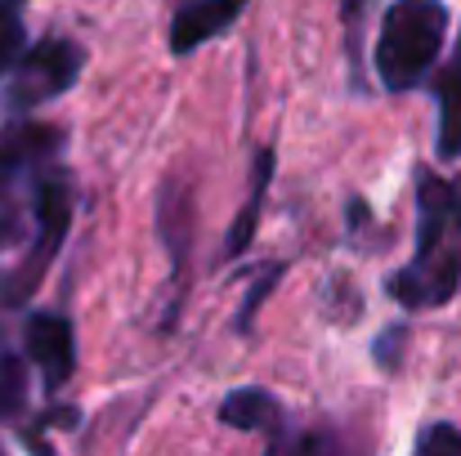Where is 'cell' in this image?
<instances>
[{
    "label": "cell",
    "mask_w": 461,
    "mask_h": 456,
    "mask_svg": "<svg viewBox=\"0 0 461 456\" xmlns=\"http://www.w3.org/2000/svg\"><path fill=\"white\" fill-rule=\"evenodd\" d=\"M461 291V179L417 170V246L403 269L385 278V296L408 308H444Z\"/></svg>",
    "instance_id": "cell-1"
},
{
    "label": "cell",
    "mask_w": 461,
    "mask_h": 456,
    "mask_svg": "<svg viewBox=\"0 0 461 456\" xmlns=\"http://www.w3.org/2000/svg\"><path fill=\"white\" fill-rule=\"evenodd\" d=\"M448 40V4L444 0H390L372 45V72L385 94L421 90Z\"/></svg>",
    "instance_id": "cell-2"
},
{
    "label": "cell",
    "mask_w": 461,
    "mask_h": 456,
    "mask_svg": "<svg viewBox=\"0 0 461 456\" xmlns=\"http://www.w3.org/2000/svg\"><path fill=\"white\" fill-rule=\"evenodd\" d=\"M72 206H77V188H72V174L59 161L32 183V224H36V233H32L27 260L0 282V304L5 308L27 304L32 291L41 287L45 269L54 264V255L63 251V237L72 228Z\"/></svg>",
    "instance_id": "cell-3"
},
{
    "label": "cell",
    "mask_w": 461,
    "mask_h": 456,
    "mask_svg": "<svg viewBox=\"0 0 461 456\" xmlns=\"http://www.w3.org/2000/svg\"><path fill=\"white\" fill-rule=\"evenodd\" d=\"M81 67H86V49L77 40H68V36H45V40L27 45V54L18 58V67L5 81V108H9V117L63 99L81 81Z\"/></svg>",
    "instance_id": "cell-4"
},
{
    "label": "cell",
    "mask_w": 461,
    "mask_h": 456,
    "mask_svg": "<svg viewBox=\"0 0 461 456\" xmlns=\"http://www.w3.org/2000/svg\"><path fill=\"white\" fill-rule=\"evenodd\" d=\"M68 152V135L63 126H50V121H32L27 112L9 117L0 126V206H14V197L50 170L59 165Z\"/></svg>",
    "instance_id": "cell-5"
},
{
    "label": "cell",
    "mask_w": 461,
    "mask_h": 456,
    "mask_svg": "<svg viewBox=\"0 0 461 456\" xmlns=\"http://www.w3.org/2000/svg\"><path fill=\"white\" fill-rule=\"evenodd\" d=\"M23 353L41 371L45 389H63L77 371V326L68 313H32L23 326Z\"/></svg>",
    "instance_id": "cell-6"
},
{
    "label": "cell",
    "mask_w": 461,
    "mask_h": 456,
    "mask_svg": "<svg viewBox=\"0 0 461 456\" xmlns=\"http://www.w3.org/2000/svg\"><path fill=\"white\" fill-rule=\"evenodd\" d=\"M251 0H184L170 18V54L184 58L193 49H202L206 40L224 36L242 13H247Z\"/></svg>",
    "instance_id": "cell-7"
},
{
    "label": "cell",
    "mask_w": 461,
    "mask_h": 456,
    "mask_svg": "<svg viewBox=\"0 0 461 456\" xmlns=\"http://www.w3.org/2000/svg\"><path fill=\"white\" fill-rule=\"evenodd\" d=\"M220 425L224 430H238V434H265L269 443V452L278 448V439L287 434V421H283V403L269 394V389H260V385H242V389H229L224 398H220Z\"/></svg>",
    "instance_id": "cell-8"
},
{
    "label": "cell",
    "mask_w": 461,
    "mask_h": 456,
    "mask_svg": "<svg viewBox=\"0 0 461 456\" xmlns=\"http://www.w3.org/2000/svg\"><path fill=\"white\" fill-rule=\"evenodd\" d=\"M435 81V108H439V121H435V152L439 161H461V31L457 45H453V58L430 76Z\"/></svg>",
    "instance_id": "cell-9"
},
{
    "label": "cell",
    "mask_w": 461,
    "mask_h": 456,
    "mask_svg": "<svg viewBox=\"0 0 461 456\" xmlns=\"http://www.w3.org/2000/svg\"><path fill=\"white\" fill-rule=\"evenodd\" d=\"M269 183H274V148H260L256 152V161H251V188H247V201H242V210L233 215V224H229V233H224V246H220V260H224V264L251 251Z\"/></svg>",
    "instance_id": "cell-10"
},
{
    "label": "cell",
    "mask_w": 461,
    "mask_h": 456,
    "mask_svg": "<svg viewBox=\"0 0 461 456\" xmlns=\"http://www.w3.org/2000/svg\"><path fill=\"white\" fill-rule=\"evenodd\" d=\"M157 237L166 242V255H170V269L179 282V273L188 264V242H193V206H188V192L179 197L175 179H166L157 192Z\"/></svg>",
    "instance_id": "cell-11"
},
{
    "label": "cell",
    "mask_w": 461,
    "mask_h": 456,
    "mask_svg": "<svg viewBox=\"0 0 461 456\" xmlns=\"http://www.w3.org/2000/svg\"><path fill=\"white\" fill-rule=\"evenodd\" d=\"M27 0H0V85L27 54Z\"/></svg>",
    "instance_id": "cell-12"
},
{
    "label": "cell",
    "mask_w": 461,
    "mask_h": 456,
    "mask_svg": "<svg viewBox=\"0 0 461 456\" xmlns=\"http://www.w3.org/2000/svg\"><path fill=\"white\" fill-rule=\"evenodd\" d=\"M27 353H9L0 349V421H18L27 407Z\"/></svg>",
    "instance_id": "cell-13"
},
{
    "label": "cell",
    "mask_w": 461,
    "mask_h": 456,
    "mask_svg": "<svg viewBox=\"0 0 461 456\" xmlns=\"http://www.w3.org/2000/svg\"><path fill=\"white\" fill-rule=\"evenodd\" d=\"M278 278H283V264H269V269L260 273V282L247 287V296H242V304H238V317H233V331H238V335H251V322H256L260 304L269 300V291L278 287Z\"/></svg>",
    "instance_id": "cell-14"
},
{
    "label": "cell",
    "mask_w": 461,
    "mask_h": 456,
    "mask_svg": "<svg viewBox=\"0 0 461 456\" xmlns=\"http://www.w3.org/2000/svg\"><path fill=\"white\" fill-rule=\"evenodd\" d=\"M403 344H408V326H403V322H390V326L372 340V362H376L381 371H399Z\"/></svg>",
    "instance_id": "cell-15"
},
{
    "label": "cell",
    "mask_w": 461,
    "mask_h": 456,
    "mask_svg": "<svg viewBox=\"0 0 461 456\" xmlns=\"http://www.w3.org/2000/svg\"><path fill=\"white\" fill-rule=\"evenodd\" d=\"M336 9H340V22H345V45H349V58H354V85H358V58H363V49H358V31H363V18H367V9H372V0H336Z\"/></svg>",
    "instance_id": "cell-16"
},
{
    "label": "cell",
    "mask_w": 461,
    "mask_h": 456,
    "mask_svg": "<svg viewBox=\"0 0 461 456\" xmlns=\"http://www.w3.org/2000/svg\"><path fill=\"white\" fill-rule=\"evenodd\" d=\"M417 452H461V430H453L448 421H435L417 434Z\"/></svg>",
    "instance_id": "cell-17"
},
{
    "label": "cell",
    "mask_w": 461,
    "mask_h": 456,
    "mask_svg": "<svg viewBox=\"0 0 461 456\" xmlns=\"http://www.w3.org/2000/svg\"><path fill=\"white\" fill-rule=\"evenodd\" d=\"M23 233V219H18V206H0V251L14 246V237Z\"/></svg>",
    "instance_id": "cell-18"
}]
</instances>
